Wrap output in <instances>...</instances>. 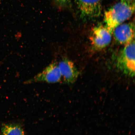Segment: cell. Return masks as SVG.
Returning <instances> with one entry per match:
<instances>
[{"label":"cell","instance_id":"cell-3","mask_svg":"<svg viewBox=\"0 0 135 135\" xmlns=\"http://www.w3.org/2000/svg\"><path fill=\"white\" fill-rule=\"evenodd\" d=\"M62 78L58 63L55 61L50 64L40 73L25 81V83L28 84L39 82L56 83L60 82Z\"/></svg>","mask_w":135,"mask_h":135},{"label":"cell","instance_id":"cell-8","mask_svg":"<svg viewBox=\"0 0 135 135\" xmlns=\"http://www.w3.org/2000/svg\"><path fill=\"white\" fill-rule=\"evenodd\" d=\"M1 131L2 135H25L22 128L18 124L5 125L2 128Z\"/></svg>","mask_w":135,"mask_h":135},{"label":"cell","instance_id":"cell-4","mask_svg":"<svg viewBox=\"0 0 135 135\" xmlns=\"http://www.w3.org/2000/svg\"><path fill=\"white\" fill-rule=\"evenodd\" d=\"M112 34L106 26L99 25L95 27L90 37L93 47L98 50L105 48L110 43Z\"/></svg>","mask_w":135,"mask_h":135},{"label":"cell","instance_id":"cell-10","mask_svg":"<svg viewBox=\"0 0 135 135\" xmlns=\"http://www.w3.org/2000/svg\"><path fill=\"white\" fill-rule=\"evenodd\" d=\"M58 1L61 2H65L66 1V0H58Z\"/></svg>","mask_w":135,"mask_h":135},{"label":"cell","instance_id":"cell-5","mask_svg":"<svg viewBox=\"0 0 135 135\" xmlns=\"http://www.w3.org/2000/svg\"><path fill=\"white\" fill-rule=\"evenodd\" d=\"M112 33L118 43L125 45L128 44L134 40V23H122L114 28Z\"/></svg>","mask_w":135,"mask_h":135},{"label":"cell","instance_id":"cell-1","mask_svg":"<svg viewBox=\"0 0 135 135\" xmlns=\"http://www.w3.org/2000/svg\"><path fill=\"white\" fill-rule=\"evenodd\" d=\"M134 10L135 7L129 6L121 1L104 13L105 26L112 33L116 27L131 17Z\"/></svg>","mask_w":135,"mask_h":135},{"label":"cell","instance_id":"cell-6","mask_svg":"<svg viewBox=\"0 0 135 135\" xmlns=\"http://www.w3.org/2000/svg\"><path fill=\"white\" fill-rule=\"evenodd\" d=\"M58 65L64 82L68 84L75 83L79 73L73 62L67 58H64L58 63Z\"/></svg>","mask_w":135,"mask_h":135},{"label":"cell","instance_id":"cell-2","mask_svg":"<svg viewBox=\"0 0 135 135\" xmlns=\"http://www.w3.org/2000/svg\"><path fill=\"white\" fill-rule=\"evenodd\" d=\"M117 66L123 73L129 76L135 75L134 40L125 45L118 55Z\"/></svg>","mask_w":135,"mask_h":135},{"label":"cell","instance_id":"cell-7","mask_svg":"<svg viewBox=\"0 0 135 135\" xmlns=\"http://www.w3.org/2000/svg\"><path fill=\"white\" fill-rule=\"evenodd\" d=\"M76 2L84 16L92 18L100 15L102 10L100 0H76Z\"/></svg>","mask_w":135,"mask_h":135},{"label":"cell","instance_id":"cell-9","mask_svg":"<svg viewBox=\"0 0 135 135\" xmlns=\"http://www.w3.org/2000/svg\"><path fill=\"white\" fill-rule=\"evenodd\" d=\"M121 1L129 6L135 7V0H121Z\"/></svg>","mask_w":135,"mask_h":135}]
</instances>
